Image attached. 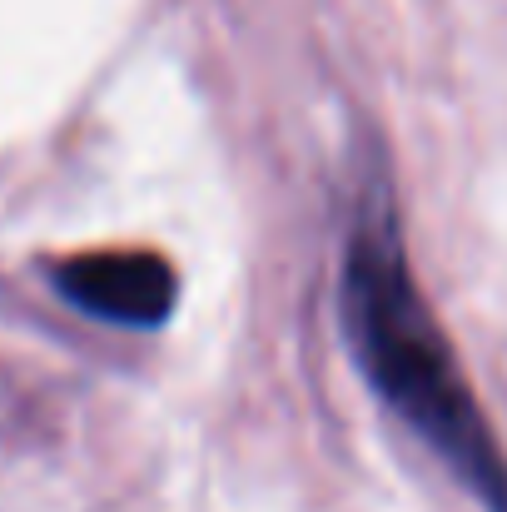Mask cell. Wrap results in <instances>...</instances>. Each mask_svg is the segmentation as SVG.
Returning a JSON list of instances; mask_svg holds the SVG:
<instances>
[{
	"label": "cell",
	"instance_id": "6da1fadb",
	"mask_svg": "<svg viewBox=\"0 0 507 512\" xmlns=\"http://www.w3.org/2000/svg\"><path fill=\"white\" fill-rule=\"evenodd\" d=\"M343 329L373 393L448 463L488 512H507V458L468 388L458 353L423 304L398 224L368 209L343 249Z\"/></svg>",
	"mask_w": 507,
	"mask_h": 512
},
{
	"label": "cell",
	"instance_id": "7a4b0ae2",
	"mask_svg": "<svg viewBox=\"0 0 507 512\" xmlns=\"http://www.w3.org/2000/svg\"><path fill=\"white\" fill-rule=\"evenodd\" d=\"M55 289L75 309H85L105 324H125V329H160L179 299V279H174L169 259L155 249L75 254V259L55 264Z\"/></svg>",
	"mask_w": 507,
	"mask_h": 512
}]
</instances>
